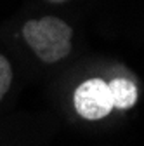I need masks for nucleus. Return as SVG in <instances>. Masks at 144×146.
I'll list each match as a JSON object with an SVG mask.
<instances>
[{
    "instance_id": "obj_1",
    "label": "nucleus",
    "mask_w": 144,
    "mask_h": 146,
    "mask_svg": "<svg viewBox=\"0 0 144 146\" xmlns=\"http://www.w3.org/2000/svg\"><path fill=\"white\" fill-rule=\"evenodd\" d=\"M23 36L44 63H57L71 52L73 30L59 17L44 16L42 19H30L23 26Z\"/></svg>"
},
{
    "instance_id": "obj_2",
    "label": "nucleus",
    "mask_w": 144,
    "mask_h": 146,
    "mask_svg": "<svg viewBox=\"0 0 144 146\" xmlns=\"http://www.w3.org/2000/svg\"><path fill=\"white\" fill-rule=\"evenodd\" d=\"M73 104L82 118L101 120L113 110L110 87L101 78H89L77 87L73 94Z\"/></svg>"
},
{
    "instance_id": "obj_3",
    "label": "nucleus",
    "mask_w": 144,
    "mask_h": 146,
    "mask_svg": "<svg viewBox=\"0 0 144 146\" xmlns=\"http://www.w3.org/2000/svg\"><path fill=\"white\" fill-rule=\"evenodd\" d=\"M110 94H111V103H113V108H118V110H129L132 108L135 103H137V87L134 82L127 80V78H113L110 84Z\"/></svg>"
},
{
    "instance_id": "obj_4",
    "label": "nucleus",
    "mask_w": 144,
    "mask_h": 146,
    "mask_svg": "<svg viewBox=\"0 0 144 146\" xmlns=\"http://www.w3.org/2000/svg\"><path fill=\"white\" fill-rule=\"evenodd\" d=\"M11 82H12V68H11V63L0 54V99H2L7 90L11 87Z\"/></svg>"
},
{
    "instance_id": "obj_5",
    "label": "nucleus",
    "mask_w": 144,
    "mask_h": 146,
    "mask_svg": "<svg viewBox=\"0 0 144 146\" xmlns=\"http://www.w3.org/2000/svg\"><path fill=\"white\" fill-rule=\"evenodd\" d=\"M49 2H52V4H63V2H68V0H49Z\"/></svg>"
}]
</instances>
